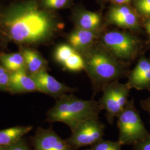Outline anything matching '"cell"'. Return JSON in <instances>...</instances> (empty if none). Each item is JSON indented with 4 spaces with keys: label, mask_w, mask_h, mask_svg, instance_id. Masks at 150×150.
<instances>
[{
    "label": "cell",
    "mask_w": 150,
    "mask_h": 150,
    "mask_svg": "<svg viewBox=\"0 0 150 150\" xmlns=\"http://www.w3.org/2000/svg\"><path fill=\"white\" fill-rule=\"evenodd\" d=\"M59 23L35 1L11 6L0 16V31L6 38L20 44L43 42L53 36Z\"/></svg>",
    "instance_id": "1"
},
{
    "label": "cell",
    "mask_w": 150,
    "mask_h": 150,
    "mask_svg": "<svg viewBox=\"0 0 150 150\" xmlns=\"http://www.w3.org/2000/svg\"><path fill=\"white\" fill-rule=\"evenodd\" d=\"M101 111L98 102L93 100H83L72 94H65L57 98L55 104L48 110L46 120L50 123H64L72 132L86 120L98 117Z\"/></svg>",
    "instance_id": "2"
},
{
    "label": "cell",
    "mask_w": 150,
    "mask_h": 150,
    "mask_svg": "<svg viewBox=\"0 0 150 150\" xmlns=\"http://www.w3.org/2000/svg\"><path fill=\"white\" fill-rule=\"evenodd\" d=\"M85 64V70L96 91L105 85L118 80L124 74L122 66L102 43H93L81 53Z\"/></svg>",
    "instance_id": "3"
},
{
    "label": "cell",
    "mask_w": 150,
    "mask_h": 150,
    "mask_svg": "<svg viewBox=\"0 0 150 150\" xmlns=\"http://www.w3.org/2000/svg\"><path fill=\"white\" fill-rule=\"evenodd\" d=\"M117 118L118 141L122 146H134L150 134L135 107L134 98L129 100Z\"/></svg>",
    "instance_id": "4"
},
{
    "label": "cell",
    "mask_w": 150,
    "mask_h": 150,
    "mask_svg": "<svg viewBox=\"0 0 150 150\" xmlns=\"http://www.w3.org/2000/svg\"><path fill=\"white\" fill-rule=\"evenodd\" d=\"M130 88L127 83L118 80L108 83L101 88L102 95L98 103L102 110L106 111L108 123L112 125L115 118L122 112L129 101Z\"/></svg>",
    "instance_id": "5"
},
{
    "label": "cell",
    "mask_w": 150,
    "mask_h": 150,
    "mask_svg": "<svg viewBox=\"0 0 150 150\" xmlns=\"http://www.w3.org/2000/svg\"><path fill=\"white\" fill-rule=\"evenodd\" d=\"M101 41L105 47L117 59H131L138 52V40L128 32L108 31L102 36Z\"/></svg>",
    "instance_id": "6"
},
{
    "label": "cell",
    "mask_w": 150,
    "mask_h": 150,
    "mask_svg": "<svg viewBox=\"0 0 150 150\" xmlns=\"http://www.w3.org/2000/svg\"><path fill=\"white\" fill-rule=\"evenodd\" d=\"M105 127L98 117L89 118L81 123L66 141L74 150L91 146L103 139Z\"/></svg>",
    "instance_id": "7"
},
{
    "label": "cell",
    "mask_w": 150,
    "mask_h": 150,
    "mask_svg": "<svg viewBox=\"0 0 150 150\" xmlns=\"http://www.w3.org/2000/svg\"><path fill=\"white\" fill-rule=\"evenodd\" d=\"M33 150H74L51 127H38L32 138Z\"/></svg>",
    "instance_id": "8"
},
{
    "label": "cell",
    "mask_w": 150,
    "mask_h": 150,
    "mask_svg": "<svg viewBox=\"0 0 150 150\" xmlns=\"http://www.w3.org/2000/svg\"><path fill=\"white\" fill-rule=\"evenodd\" d=\"M30 75L36 83L38 92L44 93L56 99L64 95L77 90L75 88L66 86L57 80L54 77L48 74L46 70Z\"/></svg>",
    "instance_id": "9"
},
{
    "label": "cell",
    "mask_w": 150,
    "mask_h": 150,
    "mask_svg": "<svg viewBox=\"0 0 150 150\" xmlns=\"http://www.w3.org/2000/svg\"><path fill=\"white\" fill-rule=\"evenodd\" d=\"M107 18L111 23L123 28L136 30L140 27L137 13L125 5L112 7L108 11Z\"/></svg>",
    "instance_id": "10"
},
{
    "label": "cell",
    "mask_w": 150,
    "mask_h": 150,
    "mask_svg": "<svg viewBox=\"0 0 150 150\" xmlns=\"http://www.w3.org/2000/svg\"><path fill=\"white\" fill-rule=\"evenodd\" d=\"M54 57L59 64L69 71L77 72L85 70V64L82 55L69 44L58 46L55 50Z\"/></svg>",
    "instance_id": "11"
},
{
    "label": "cell",
    "mask_w": 150,
    "mask_h": 150,
    "mask_svg": "<svg viewBox=\"0 0 150 150\" xmlns=\"http://www.w3.org/2000/svg\"><path fill=\"white\" fill-rule=\"evenodd\" d=\"M130 89L150 90V60L142 57L129 75L126 83Z\"/></svg>",
    "instance_id": "12"
},
{
    "label": "cell",
    "mask_w": 150,
    "mask_h": 150,
    "mask_svg": "<svg viewBox=\"0 0 150 150\" xmlns=\"http://www.w3.org/2000/svg\"><path fill=\"white\" fill-rule=\"evenodd\" d=\"M8 91L12 93H26L38 90L31 75L24 69L11 72Z\"/></svg>",
    "instance_id": "13"
},
{
    "label": "cell",
    "mask_w": 150,
    "mask_h": 150,
    "mask_svg": "<svg viewBox=\"0 0 150 150\" xmlns=\"http://www.w3.org/2000/svg\"><path fill=\"white\" fill-rule=\"evenodd\" d=\"M98 33V31L76 28L69 36V44L81 54L94 43Z\"/></svg>",
    "instance_id": "14"
},
{
    "label": "cell",
    "mask_w": 150,
    "mask_h": 150,
    "mask_svg": "<svg viewBox=\"0 0 150 150\" xmlns=\"http://www.w3.org/2000/svg\"><path fill=\"white\" fill-rule=\"evenodd\" d=\"M32 129L31 126H18L0 130V147L8 146L15 143Z\"/></svg>",
    "instance_id": "15"
},
{
    "label": "cell",
    "mask_w": 150,
    "mask_h": 150,
    "mask_svg": "<svg viewBox=\"0 0 150 150\" xmlns=\"http://www.w3.org/2000/svg\"><path fill=\"white\" fill-rule=\"evenodd\" d=\"M77 28L98 31L101 26V18L100 15L94 12L82 11L79 12L75 18Z\"/></svg>",
    "instance_id": "16"
},
{
    "label": "cell",
    "mask_w": 150,
    "mask_h": 150,
    "mask_svg": "<svg viewBox=\"0 0 150 150\" xmlns=\"http://www.w3.org/2000/svg\"><path fill=\"white\" fill-rule=\"evenodd\" d=\"M22 54L25 61L26 69L29 72L30 74L46 70V61L37 51L30 48H25L22 50Z\"/></svg>",
    "instance_id": "17"
},
{
    "label": "cell",
    "mask_w": 150,
    "mask_h": 150,
    "mask_svg": "<svg viewBox=\"0 0 150 150\" xmlns=\"http://www.w3.org/2000/svg\"><path fill=\"white\" fill-rule=\"evenodd\" d=\"M0 61L3 66L10 72L26 69L25 61L22 54H2L0 55Z\"/></svg>",
    "instance_id": "18"
},
{
    "label": "cell",
    "mask_w": 150,
    "mask_h": 150,
    "mask_svg": "<svg viewBox=\"0 0 150 150\" xmlns=\"http://www.w3.org/2000/svg\"><path fill=\"white\" fill-rule=\"evenodd\" d=\"M122 146L118 141H112L103 139L84 150H121Z\"/></svg>",
    "instance_id": "19"
},
{
    "label": "cell",
    "mask_w": 150,
    "mask_h": 150,
    "mask_svg": "<svg viewBox=\"0 0 150 150\" xmlns=\"http://www.w3.org/2000/svg\"><path fill=\"white\" fill-rule=\"evenodd\" d=\"M134 6L140 15L146 18L150 17V0H134Z\"/></svg>",
    "instance_id": "20"
},
{
    "label": "cell",
    "mask_w": 150,
    "mask_h": 150,
    "mask_svg": "<svg viewBox=\"0 0 150 150\" xmlns=\"http://www.w3.org/2000/svg\"><path fill=\"white\" fill-rule=\"evenodd\" d=\"M10 74L7 70L3 66L2 64H0V90L3 91H8Z\"/></svg>",
    "instance_id": "21"
},
{
    "label": "cell",
    "mask_w": 150,
    "mask_h": 150,
    "mask_svg": "<svg viewBox=\"0 0 150 150\" xmlns=\"http://www.w3.org/2000/svg\"><path fill=\"white\" fill-rule=\"evenodd\" d=\"M70 0H42L43 5L50 9H59L66 5Z\"/></svg>",
    "instance_id": "22"
},
{
    "label": "cell",
    "mask_w": 150,
    "mask_h": 150,
    "mask_svg": "<svg viewBox=\"0 0 150 150\" xmlns=\"http://www.w3.org/2000/svg\"><path fill=\"white\" fill-rule=\"evenodd\" d=\"M133 146V150H150V134Z\"/></svg>",
    "instance_id": "23"
},
{
    "label": "cell",
    "mask_w": 150,
    "mask_h": 150,
    "mask_svg": "<svg viewBox=\"0 0 150 150\" xmlns=\"http://www.w3.org/2000/svg\"><path fill=\"white\" fill-rule=\"evenodd\" d=\"M8 148L9 150H31L26 142L23 139L8 146Z\"/></svg>",
    "instance_id": "24"
},
{
    "label": "cell",
    "mask_w": 150,
    "mask_h": 150,
    "mask_svg": "<svg viewBox=\"0 0 150 150\" xmlns=\"http://www.w3.org/2000/svg\"><path fill=\"white\" fill-rule=\"evenodd\" d=\"M149 91H150L149 96L140 101V106L145 111L149 114V117H150V90Z\"/></svg>",
    "instance_id": "25"
},
{
    "label": "cell",
    "mask_w": 150,
    "mask_h": 150,
    "mask_svg": "<svg viewBox=\"0 0 150 150\" xmlns=\"http://www.w3.org/2000/svg\"><path fill=\"white\" fill-rule=\"evenodd\" d=\"M144 26L150 39V17L146 18V20L145 21L144 23Z\"/></svg>",
    "instance_id": "26"
},
{
    "label": "cell",
    "mask_w": 150,
    "mask_h": 150,
    "mask_svg": "<svg viewBox=\"0 0 150 150\" xmlns=\"http://www.w3.org/2000/svg\"><path fill=\"white\" fill-rule=\"evenodd\" d=\"M113 3L118 5H126L129 3L131 0H111Z\"/></svg>",
    "instance_id": "27"
},
{
    "label": "cell",
    "mask_w": 150,
    "mask_h": 150,
    "mask_svg": "<svg viewBox=\"0 0 150 150\" xmlns=\"http://www.w3.org/2000/svg\"><path fill=\"white\" fill-rule=\"evenodd\" d=\"M0 150H9V148H8V146L0 147Z\"/></svg>",
    "instance_id": "28"
}]
</instances>
